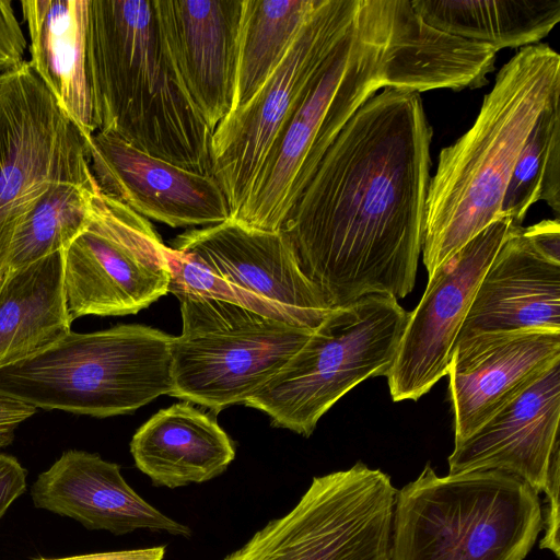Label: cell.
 Masks as SVG:
<instances>
[{
  "instance_id": "cell-2",
  "label": "cell",
  "mask_w": 560,
  "mask_h": 560,
  "mask_svg": "<svg viewBox=\"0 0 560 560\" xmlns=\"http://www.w3.org/2000/svg\"><path fill=\"white\" fill-rule=\"evenodd\" d=\"M86 77L95 131L212 175L213 131L165 55L154 0H89Z\"/></svg>"
},
{
  "instance_id": "cell-18",
  "label": "cell",
  "mask_w": 560,
  "mask_h": 560,
  "mask_svg": "<svg viewBox=\"0 0 560 560\" xmlns=\"http://www.w3.org/2000/svg\"><path fill=\"white\" fill-rule=\"evenodd\" d=\"M37 509L78 521L88 529L125 535L137 529L190 537L191 529L147 502L125 480L120 466L97 454L65 452L31 488Z\"/></svg>"
},
{
  "instance_id": "cell-15",
  "label": "cell",
  "mask_w": 560,
  "mask_h": 560,
  "mask_svg": "<svg viewBox=\"0 0 560 560\" xmlns=\"http://www.w3.org/2000/svg\"><path fill=\"white\" fill-rule=\"evenodd\" d=\"M560 362V330L483 334L456 343L447 369L457 444Z\"/></svg>"
},
{
  "instance_id": "cell-9",
  "label": "cell",
  "mask_w": 560,
  "mask_h": 560,
  "mask_svg": "<svg viewBox=\"0 0 560 560\" xmlns=\"http://www.w3.org/2000/svg\"><path fill=\"white\" fill-rule=\"evenodd\" d=\"M182 332L172 339L170 396L219 412L244 404L308 340V330L237 304L176 294Z\"/></svg>"
},
{
  "instance_id": "cell-23",
  "label": "cell",
  "mask_w": 560,
  "mask_h": 560,
  "mask_svg": "<svg viewBox=\"0 0 560 560\" xmlns=\"http://www.w3.org/2000/svg\"><path fill=\"white\" fill-rule=\"evenodd\" d=\"M223 560H390L388 538L346 511L299 504Z\"/></svg>"
},
{
  "instance_id": "cell-30",
  "label": "cell",
  "mask_w": 560,
  "mask_h": 560,
  "mask_svg": "<svg viewBox=\"0 0 560 560\" xmlns=\"http://www.w3.org/2000/svg\"><path fill=\"white\" fill-rule=\"evenodd\" d=\"M560 445L556 446L548 472L544 491L546 494V510L542 516L544 537L539 542L540 549H548L560 558V540H559V483H560Z\"/></svg>"
},
{
  "instance_id": "cell-7",
  "label": "cell",
  "mask_w": 560,
  "mask_h": 560,
  "mask_svg": "<svg viewBox=\"0 0 560 560\" xmlns=\"http://www.w3.org/2000/svg\"><path fill=\"white\" fill-rule=\"evenodd\" d=\"M408 313L397 300L368 294L335 307L288 364L244 405L275 427L310 436L343 395L389 370Z\"/></svg>"
},
{
  "instance_id": "cell-5",
  "label": "cell",
  "mask_w": 560,
  "mask_h": 560,
  "mask_svg": "<svg viewBox=\"0 0 560 560\" xmlns=\"http://www.w3.org/2000/svg\"><path fill=\"white\" fill-rule=\"evenodd\" d=\"M389 30L390 1L360 0L352 24L232 220L280 231L343 126L377 90L386 88Z\"/></svg>"
},
{
  "instance_id": "cell-19",
  "label": "cell",
  "mask_w": 560,
  "mask_h": 560,
  "mask_svg": "<svg viewBox=\"0 0 560 560\" xmlns=\"http://www.w3.org/2000/svg\"><path fill=\"white\" fill-rule=\"evenodd\" d=\"M522 229L483 273L455 345L483 334L560 330V264L539 254Z\"/></svg>"
},
{
  "instance_id": "cell-27",
  "label": "cell",
  "mask_w": 560,
  "mask_h": 560,
  "mask_svg": "<svg viewBox=\"0 0 560 560\" xmlns=\"http://www.w3.org/2000/svg\"><path fill=\"white\" fill-rule=\"evenodd\" d=\"M319 0H242L233 113L260 88L282 59Z\"/></svg>"
},
{
  "instance_id": "cell-14",
  "label": "cell",
  "mask_w": 560,
  "mask_h": 560,
  "mask_svg": "<svg viewBox=\"0 0 560 560\" xmlns=\"http://www.w3.org/2000/svg\"><path fill=\"white\" fill-rule=\"evenodd\" d=\"M88 151L101 192L145 219L185 228L215 225L231 218L212 175L151 156L109 132L95 131L88 139Z\"/></svg>"
},
{
  "instance_id": "cell-1",
  "label": "cell",
  "mask_w": 560,
  "mask_h": 560,
  "mask_svg": "<svg viewBox=\"0 0 560 560\" xmlns=\"http://www.w3.org/2000/svg\"><path fill=\"white\" fill-rule=\"evenodd\" d=\"M419 93L385 88L347 121L280 231L330 308L415 287L430 183Z\"/></svg>"
},
{
  "instance_id": "cell-8",
  "label": "cell",
  "mask_w": 560,
  "mask_h": 560,
  "mask_svg": "<svg viewBox=\"0 0 560 560\" xmlns=\"http://www.w3.org/2000/svg\"><path fill=\"white\" fill-rule=\"evenodd\" d=\"M167 255L175 295L224 300L313 331L332 310L301 271L282 231L229 219L178 234Z\"/></svg>"
},
{
  "instance_id": "cell-29",
  "label": "cell",
  "mask_w": 560,
  "mask_h": 560,
  "mask_svg": "<svg viewBox=\"0 0 560 560\" xmlns=\"http://www.w3.org/2000/svg\"><path fill=\"white\" fill-rule=\"evenodd\" d=\"M26 39L11 1L0 0V75L25 63Z\"/></svg>"
},
{
  "instance_id": "cell-25",
  "label": "cell",
  "mask_w": 560,
  "mask_h": 560,
  "mask_svg": "<svg viewBox=\"0 0 560 560\" xmlns=\"http://www.w3.org/2000/svg\"><path fill=\"white\" fill-rule=\"evenodd\" d=\"M429 25L490 46H530L560 21V0H411Z\"/></svg>"
},
{
  "instance_id": "cell-3",
  "label": "cell",
  "mask_w": 560,
  "mask_h": 560,
  "mask_svg": "<svg viewBox=\"0 0 560 560\" xmlns=\"http://www.w3.org/2000/svg\"><path fill=\"white\" fill-rule=\"evenodd\" d=\"M560 90V56L523 47L499 71L474 125L439 156L422 233L428 277L498 220L517 158L538 116Z\"/></svg>"
},
{
  "instance_id": "cell-6",
  "label": "cell",
  "mask_w": 560,
  "mask_h": 560,
  "mask_svg": "<svg viewBox=\"0 0 560 560\" xmlns=\"http://www.w3.org/2000/svg\"><path fill=\"white\" fill-rule=\"evenodd\" d=\"M172 339L138 325L70 331L37 354L0 370V393L35 408L112 417L172 389Z\"/></svg>"
},
{
  "instance_id": "cell-31",
  "label": "cell",
  "mask_w": 560,
  "mask_h": 560,
  "mask_svg": "<svg viewBox=\"0 0 560 560\" xmlns=\"http://www.w3.org/2000/svg\"><path fill=\"white\" fill-rule=\"evenodd\" d=\"M26 469L11 455L0 453V520L26 491Z\"/></svg>"
},
{
  "instance_id": "cell-24",
  "label": "cell",
  "mask_w": 560,
  "mask_h": 560,
  "mask_svg": "<svg viewBox=\"0 0 560 560\" xmlns=\"http://www.w3.org/2000/svg\"><path fill=\"white\" fill-rule=\"evenodd\" d=\"M62 252L25 267L3 284L0 370L37 354L71 331L63 291Z\"/></svg>"
},
{
  "instance_id": "cell-20",
  "label": "cell",
  "mask_w": 560,
  "mask_h": 560,
  "mask_svg": "<svg viewBox=\"0 0 560 560\" xmlns=\"http://www.w3.org/2000/svg\"><path fill=\"white\" fill-rule=\"evenodd\" d=\"M497 50L429 25L411 0H390L385 50L386 88L409 92L487 84Z\"/></svg>"
},
{
  "instance_id": "cell-16",
  "label": "cell",
  "mask_w": 560,
  "mask_h": 560,
  "mask_svg": "<svg viewBox=\"0 0 560 560\" xmlns=\"http://www.w3.org/2000/svg\"><path fill=\"white\" fill-rule=\"evenodd\" d=\"M154 7L165 55L213 131L233 106L242 0H154Z\"/></svg>"
},
{
  "instance_id": "cell-22",
  "label": "cell",
  "mask_w": 560,
  "mask_h": 560,
  "mask_svg": "<svg viewBox=\"0 0 560 560\" xmlns=\"http://www.w3.org/2000/svg\"><path fill=\"white\" fill-rule=\"evenodd\" d=\"M33 71L63 113L90 138L95 132L86 77L89 0H23Z\"/></svg>"
},
{
  "instance_id": "cell-11",
  "label": "cell",
  "mask_w": 560,
  "mask_h": 560,
  "mask_svg": "<svg viewBox=\"0 0 560 560\" xmlns=\"http://www.w3.org/2000/svg\"><path fill=\"white\" fill-rule=\"evenodd\" d=\"M167 250L148 219L98 189L86 229L62 252L71 322L136 314L165 295L172 278Z\"/></svg>"
},
{
  "instance_id": "cell-26",
  "label": "cell",
  "mask_w": 560,
  "mask_h": 560,
  "mask_svg": "<svg viewBox=\"0 0 560 560\" xmlns=\"http://www.w3.org/2000/svg\"><path fill=\"white\" fill-rule=\"evenodd\" d=\"M97 184L51 185L13 231L0 253V285L18 271L65 250L90 222V201Z\"/></svg>"
},
{
  "instance_id": "cell-32",
  "label": "cell",
  "mask_w": 560,
  "mask_h": 560,
  "mask_svg": "<svg viewBox=\"0 0 560 560\" xmlns=\"http://www.w3.org/2000/svg\"><path fill=\"white\" fill-rule=\"evenodd\" d=\"M523 236L542 256L560 264V223L558 219L542 220L522 229Z\"/></svg>"
},
{
  "instance_id": "cell-21",
  "label": "cell",
  "mask_w": 560,
  "mask_h": 560,
  "mask_svg": "<svg viewBox=\"0 0 560 560\" xmlns=\"http://www.w3.org/2000/svg\"><path fill=\"white\" fill-rule=\"evenodd\" d=\"M130 453L153 485L175 489L223 474L235 447L213 418L183 400L144 422L131 439Z\"/></svg>"
},
{
  "instance_id": "cell-28",
  "label": "cell",
  "mask_w": 560,
  "mask_h": 560,
  "mask_svg": "<svg viewBox=\"0 0 560 560\" xmlns=\"http://www.w3.org/2000/svg\"><path fill=\"white\" fill-rule=\"evenodd\" d=\"M545 201L560 214V90L538 116L509 180L500 217L522 222L535 202Z\"/></svg>"
},
{
  "instance_id": "cell-4",
  "label": "cell",
  "mask_w": 560,
  "mask_h": 560,
  "mask_svg": "<svg viewBox=\"0 0 560 560\" xmlns=\"http://www.w3.org/2000/svg\"><path fill=\"white\" fill-rule=\"evenodd\" d=\"M542 530L538 493L500 470L438 476L428 463L397 490L390 560H524Z\"/></svg>"
},
{
  "instance_id": "cell-17",
  "label": "cell",
  "mask_w": 560,
  "mask_h": 560,
  "mask_svg": "<svg viewBox=\"0 0 560 560\" xmlns=\"http://www.w3.org/2000/svg\"><path fill=\"white\" fill-rule=\"evenodd\" d=\"M560 362L464 441L454 444L448 474L500 470L538 494L559 443Z\"/></svg>"
},
{
  "instance_id": "cell-13",
  "label": "cell",
  "mask_w": 560,
  "mask_h": 560,
  "mask_svg": "<svg viewBox=\"0 0 560 560\" xmlns=\"http://www.w3.org/2000/svg\"><path fill=\"white\" fill-rule=\"evenodd\" d=\"M520 226L500 217L445 260L408 313L385 374L394 401L418 400L447 373L455 342L478 284L506 238Z\"/></svg>"
},
{
  "instance_id": "cell-33",
  "label": "cell",
  "mask_w": 560,
  "mask_h": 560,
  "mask_svg": "<svg viewBox=\"0 0 560 560\" xmlns=\"http://www.w3.org/2000/svg\"><path fill=\"white\" fill-rule=\"evenodd\" d=\"M165 546L103 551L63 558H39L36 560H163Z\"/></svg>"
},
{
  "instance_id": "cell-12",
  "label": "cell",
  "mask_w": 560,
  "mask_h": 560,
  "mask_svg": "<svg viewBox=\"0 0 560 560\" xmlns=\"http://www.w3.org/2000/svg\"><path fill=\"white\" fill-rule=\"evenodd\" d=\"M88 139L28 61L0 75V253L54 184H96Z\"/></svg>"
},
{
  "instance_id": "cell-10",
  "label": "cell",
  "mask_w": 560,
  "mask_h": 560,
  "mask_svg": "<svg viewBox=\"0 0 560 560\" xmlns=\"http://www.w3.org/2000/svg\"><path fill=\"white\" fill-rule=\"evenodd\" d=\"M360 0H319L255 94L229 114L210 141L212 176L231 218L249 196L284 129L352 24Z\"/></svg>"
}]
</instances>
